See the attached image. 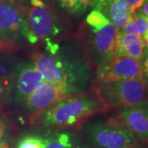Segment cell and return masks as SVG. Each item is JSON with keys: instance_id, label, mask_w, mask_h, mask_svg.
I'll return each mask as SVG.
<instances>
[{"instance_id": "1", "label": "cell", "mask_w": 148, "mask_h": 148, "mask_svg": "<svg viewBox=\"0 0 148 148\" xmlns=\"http://www.w3.org/2000/svg\"><path fill=\"white\" fill-rule=\"evenodd\" d=\"M102 110L105 107L95 93L76 94L58 101L35 119L45 127H70Z\"/></svg>"}, {"instance_id": "2", "label": "cell", "mask_w": 148, "mask_h": 148, "mask_svg": "<svg viewBox=\"0 0 148 148\" xmlns=\"http://www.w3.org/2000/svg\"><path fill=\"white\" fill-rule=\"evenodd\" d=\"M95 94L107 108H127L147 101V85L143 80L96 82Z\"/></svg>"}, {"instance_id": "3", "label": "cell", "mask_w": 148, "mask_h": 148, "mask_svg": "<svg viewBox=\"0 0 148 148\" xmlns=\"http://www.w3.org/2000/svg\"><path fill=\"white\" fill-rule=\"evenodd\" d=\"M83 134L92 148H135L138 145L137 137L115 119L89 123Z\"/></svg>"}, {"instance_id": "4", "label": "cell", "mask_w": 148, "mask_h": 148, "mask_svg": "<svg viewBox=\"0 0 148 148\" xmlns=\"http://www.w3.org/2000/svg\"><path fill=\"white\" fill-rule=\"evenodd\" d=\"M19 37L30 44L38 40L27 25L22 6L12 0L0 1V49L14 47Z\"/></svg>"}, {"instance_id": "5", "label": "cell", "mask_w": 148, "mask_h": 148, "mask_svg": "<svg viewBox=\"0 0 148 148\" xmlns=\"http://www.w3.org/2000/svg\"><path fill=\"white\" fill-rule=\"evenodd\" d=\"M32 62L45 82L54 84L77 87V82L82 81L84 75L81 65L67 61L53 53H35Z\"/></svg>"}, {"instance_id": "6", "label": "cell", "mask_w": 148, "mask_h": 148, "mask_svg": "<svg viewBox=\"0 0 148 148\" xmlns=\"http://www.w3.org/2000/svg\"><path fill=\"white\" fill-rule=\"evenodd\" d=\"M79 89L75 86L54 84L44 82L36 90L26 98L23 104L33 118L51 107L65 97L78 94Z\"/></svg>"}, {"instance_id": "7", "label": "cell", "mask_w": 148, "mask_h": 148, "mask_svg": "<svg viewBox=\"0 0 148 148\" xmlns=\"http://www.w3.org/2000/svg\"><path fill=\"white\" fill-rule=\"evenodd\" d=\"M26 18L30 31L37 40H46L59 32L56 17L52 9L42 0H31Z\"/></svg>"}, {"instance_id": "8", "label": "cell", "mask_w": 148, "mask_h": 148, "mask_svg": "<svg viewBox=\"0 0 148 148\" xmlns=\"http://www.w3.org/2000/svg\"><path fill=\"white\" fill-rule=\"evenodd\" d=\"M143 80L141 61L130 57H115L99 67L96 82H114L124 80Z\"/></svg>"}, {"instance_id": "9", "label": "cell", "mask_w": 148, "mask_h": 148, "mask_svg": "<svg viewBox=\"0 0 148 148\" xmlns=\"http://www.w3.org/2000/svg\"><path fill=\"white\" fill-rule=\"evenodd\" d=\"M92 45L101 65L110 62L116 53L119 30L110 22L101 28L92 29Z\"/></svg>"}, {"instance_id": "10", "label": "cell", "mask_w": 148, "mask_h": 148, "mask_svg": "<svg viewBox=\"0 0 148 148\" xmlns=\"http://www.w3.org/2000/svg\"><path fill=\"white\" fill-rule=\"evenodd\" d=\"M117 121L137 138L148 142V110L147 101L142 105L119 110Z\"/></svg>"}, {"instance_id": "11", "label": "cell", "mask_w": 148, "mask_h": 148, "mask_svg": "<svg viewBox=\"0 0 148 148\" xmlns=\"http://www.w3.org/2000/svg\"><path fill=\"white\" fill-rule=\"evenodd\" d=\"M45 82L41 73L32 62L20 65L15 73V95L17 101H23Z\"/></svg>"}, {"instance_id": "12", "label": "cell", "mask_w": 148, "mask_h": 148, "mask_svg": "<svg viewBox=\"0 0 148 148\" xmlns=\"http://www.w3.org/2000/svg\"><path fill=\"white\" fill-rule=\"evenodd\" d=\"M93 5L119 30L124 27L132 16L123 0H94Z\"/></svg>"}, {"instance_id": "13", "label": "cell", "mask_w": 148, "mask_h": 148, "mask_svg": "<svg viewBox=\"0 0 148 148\" xmlns=\"http://www.w3.org/2000/svg\"><path fill=\"white\" fill-rule=\"evenodd\" d=\"M146 47L143 36L119 32L115 57H130L141 61Z\"/></svg>"}, {"instance_id": "14", "label": "cell", "mask_w": 148, "mask_h": 148, "mask_svg": "<svg viewBox=\"0 0 148 148\" xmlns=\"http://www.w3.org/2000/svg\"><path fill=\"white\" fill-rule=\"evenodd\" d=\"M122 32L143 36L148 32V18L137 11L132 14L130 20L123 28Z\"/></svg>"}, {"instance_id": "15", "label": "cell", "mask_w": 148, "mask_h": 148, "mask_svg": "<svg viewBox=\"0 0 148 148\" xmlns=\"http://www.w3.org/2000/svg\"><path fill=\"white\" fill-rule=\"evenodd\" d=\"M44 148H73V143L69 133L58 132L46 138V143Z\"/></svg>"}, {"instance_id": "16", "label": "cell", "mask_w": 148, "mask_h": 148, "mask_svg": "<svg viewBox=\"0 0 148 148\" xmlns=\"http://www.w3.org/2000/svg\"><path fill=\"white\" fill-rule=\"evenodd\" d=\"M63 8L73 13H82L93 4L94 0H58Z\"/></svg>"}, {"instance_id": "17", "label": "cell", "mask_w": 148, "mask_h": 148, "mask_svg": "<svg viewBox=\"0 0 148 148\" xmlns=\"http://www.w3.org/2000/svg\"><path fill=\"white\" fill-rule=\"evenodd\" d=\"M46 138L39 135H27L19 140L16 148H44Z\"/></svg>"}, {"instance_id": "18", "label": "cell", "mask_w": 148, "mask_h": 148, "mask_svg": "<svg viewBox=\"0 0 148 148\" xmlns=\"http://www.w3.org/2000/svg\"><path fill=\"white\" fill-rule=\"evenodd\" d=\"M86 23L91 29H98L110 23L106 16L98 10H93L90 12L86 17Z\"/></svg>"}, {"instance_id": "19", "label": "cell", "mask_w": 148, "mask_h": 148, "mask_svg": "<svg viewBox=\"0 0 148 148\" xmlns=\"http://www.w3.org/2000/svg\"><path fill=\"white\" fill-rule=\"evenodd\" d=\"M131 15L141 8L146 0H123Z\"/></svg>"}, {"instance_id": "20", "label": "cell", "mask_w": 148, "mask_h": 148, "mask_svg": "<svg viewBox=\"0 0 148 148\" xmlns=\"http://www.w3.org/2000/svg\"><path fill=\"white\" fill-rule=\"evenodd\" d=\"M141 61H142L141 65H142L143 74H145L148 78V48H145Z\"/></svg>"}, {"instance_id": "21", "label": "cell", "mask_w": 148, "mask_h": 148, "mask_svg": "<svg viewBox=\"0 0 148 148\" xmlns=\"http://www.w3.org/2000/svg\"><path fill=\"white\" fill-rule=\"evenodd\" d=\"M7 127H8V124L6 120L2 117H0V144L3 143V140L7 132Z\"/></svg>"}, {"instance_id": "22", "label": "cell", "mask_w": 148, "mask_h": 148, "mask_svg": "<svg viewBox=\"0 0 148 148\" xmlns=\"http://www.w3.org/2000/svg\"><path fill=\"white\" fill-rule=\"evenodd\" d=\"M138 11L148 18V0H146V1L143 3V5L141 6V8H140Z\"/></svg>"}, {"instance_id": "23", "label": "cell", "mask_w": 148, "mask_h": 148, "mask_svg": "<svg viewBox=\"0 0 148 148\" xmlns=\"http://www.w3.org/2000/svg\"><path fill=\"white\" fill-rule=\"evenodd\" d=\"M143 40H144V41H145V44H146V46L147 48H148V32L146 33V34H144L143 36Z\"/></svg>"}, {"instance_id": "24", "label": "cell", "mask_w": 148, "mask_h": 148, "mask_svg": "<svg viewBox=\"0 0 148 148\" xmlns=\"http://www.w3.org/2000/svg\"><path fill=\"white\" fill-rule=\"evenodd\" d=\"M13 2H15L17 4H19V5L22 6L21 4H23V3H27L28 0H12ZM29 1H31V0H29Z\"/></svg>"}, {"instance_id": "25", "label": "cell", "mask_w": 148, "mask_h": 148, "mask_svg": "<svg viewBox=\"0 0 148 148\" xmlns=\"http://www.w3.org/2000/svg\"><path fill=\"white\" fill-rule=\"evenodd\" d=\"M0 148H9L6 144H4V143H1L0 144Z\"/></svg>"}, {"instance_id": "26", "label": "cell", "mask_w": 148, "mask_h": 148, "mask_svg": "<svg viewBox=\"0 0 148 148\" xmlns=\"http://www.w3.org/2000/svg\"><path fill=\"white\" fill-rule=\"evenodd\" d=\"M147 110H148V101H147Z\"/></svg>"}, {"instance_id": "27", "label": "cell", "mask_w": 148, "mask_h": 148, "mask_svg": "<svg viewBox=\"0 0 148 148\" xmlns=\"http://www.w3.org/2000/svg\"><path fill=\"white\" fill-rule=\"evenodd\" d=\"M0 1H1V0H0Z\"/></svg>"}]
</instances>
